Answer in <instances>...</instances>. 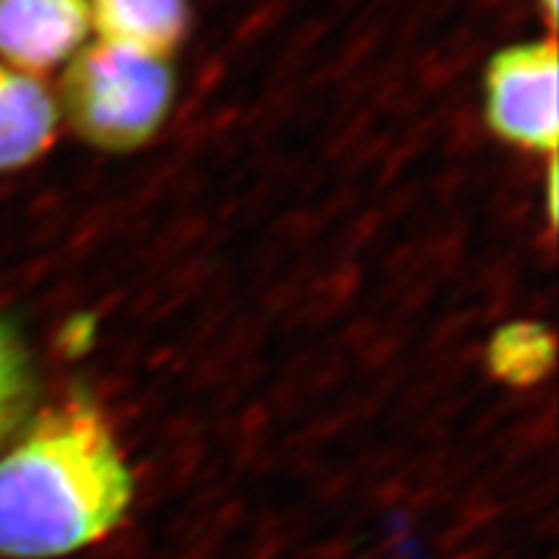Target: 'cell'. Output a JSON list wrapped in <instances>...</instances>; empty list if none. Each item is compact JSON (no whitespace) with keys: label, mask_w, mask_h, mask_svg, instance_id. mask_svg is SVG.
Wrapping results in <instances>:
<instances>
[{"label":"cell","mask_w":559,"mask_h":559,"mask_svg":"<svg viewBox=\"0 0 559 559\" xmlns=\"http://www.w3.org/2000/svg\"><path fill=\"white\" fill-rule=\"evenodd\" d=\"M131 497L108 423L90 401L68 399L0 457V557L47 559L90 546Z\"/></svg>","instance_id":"1"},{"label":"cell","mask_w":559,"mask_h":559,"mask_svg":"<svg viewBox=\"0 0 559 559\" xmlns=\"http://www.w3.org/2000/svg\"><path fill=\"white\" fill-rule=\"evenodd\" d=\"M59 110L80 138L100 150L145 145L166 121L175 73L166 57L96 40L68 61Z\"/></svg>","instance_id":"2"},{"label":"cell","mask_w":559,"mask_h":559,"mask_svg":"<svg viewBox=\"0 0 559 559\" xmlns=\"http://www.w3.org/2000/svg\"><path fill=\"white\" fill-rule=\"evenodd\" d=\"M548 210H550V217L555 219V215H557V166H555V162L550 164V178H548Z\"/></svg>","instance_id":"9"},{"label":"cell","mask_w":559,"mask_h":559,"mask_svg":"<svg viewBox=\"0 0 559 559\" xmlns=\"http://www.w3.org/2000/svg\"><path fill=\"white\" fill-rule=\"evenodd\" d=\"M540 5L546 8V12H548V20H550V22H555V20H557V0H540Z\"/></svg>","instance_id":"10"},{"label":"cell","mask_w":559,"mask_h":559,"mask_svg":"<svg viewBox=\"0 0 559 559\" xmlns=\"http://www.w3.org/2000/svg\"><path fill=\"white\" fill-rule=\"evenodd\" d=\"M98 40L170 57L187 33L185 0H90Z\"/></svg>","instance_id":"6"},{"label":"cell","mask_w":559,"mask_h":559,"mask_svg":"<svg viewBox=\"0 0 559 559\" xmlns=\"http://www.w3.org/2000/svg\"><path fill=\"white\" fill-rule=\"evenodd\" d=\"M59 103L22 70L0 66V170L33 164L55 143Z\"/></svg>","instance_id":"5"},{"label":"cell","mask_w":559,"mask_h":559,"mask_svg":"<svg viewBox=\"0 0 559 559\" xmlns=\"http://www.w3.org/2000/svg\"><path fill=\"white\" fill-rule=\"evenodd\" d=\"M31 371L22 341L0 320V436L14 427L28 404Z\"/></svg>","instance_id":"8"},{"label":"cell","mask_w":559,"mask_h":559,"mask_svg":"<svg viewBox=\"0 0 559 559\" xmlns=\"http://www.w3.org/2000/svg\"><path fill=\"white\" fill-rule=\"evenodd\" d=\"M555 359V343L538 324L518 322L499 331L489 347L492 371L515 384H530L544 378Z\"/></svg>","instance_id":"7"},{"label":"cell","mask_w":559,"mask_h":559,"mask_svg":"<svg viewBox=\"0 0 559 559\" xmlns=\"http://www.w3.org/2000/svg\"><path fill=\"white\" fill-rule=\"evenodd\" d=\"M90 31V0H0V57L22 73L70 61Z\"/></svg>","instance_id":"4"},{"label":"cell","mask_w":559,"mask_h":559,"mask_svg":"<svg viewBox=\"0 0 559 559\" xmlns=\"http://www.w3.org/2000/svg\"><path fill=\"white\" fill-rule=\"evenodd\" d=\"M557 61L555 40L515 45L489 61L485 112L495 133L527 150H557Z\"/></svg>","instance_id":"3"}]
</instances>
